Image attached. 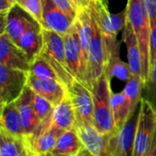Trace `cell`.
Returning <instances> with one entry per match:
<instances>
[{
    "instance_id": "obj_1",
    "label": "cell",
    "mask_w": 156,
    "mask_h": 156,
    "mask_svg": "<svg viewBox=\"0 0 156 156\" xmlns=\"http://www.w3.org/2000/svg\"><path fill=\"white\" fill-rule=\"evenodd\" d=\"M43 48L39 54L55 70L59 81L68 89L76 80L68 65L64 36L48 29H42Z\"/></svg>"
},
{
    "instance_id": "obj_2",
    "label": "cell",
    "mask_w": 156,
    "mask_h": 156,
    "mask_svg": "<svg viewBox=\"0 0 156 156\" xmlns=\"http://www.w3.org/2000/svg\"><path fill=\"white\" fill-rule=\"evenodd\" d=\"M127 15L137 37L140 50L143 57L144 82L147 80L150 71V34L151 22L147 11L144 8L143 0H128Z\"/></svg>"
},
{
    "instance_id": "obj_3",
    "label": "cell",
    "mask_w": 156,
    "mask_h": 156,
    "mask_svg": "<svg viewBox=\"0 0 156 156\" xmlns=\"http://www.w3.org/2000/svg\"><path fill=\"white\" fill-rule=\"evenodd\" d=\"M94 105V126L103 134L117 133L111 104V81L103 73L91 89Z\"/></svg>"
},
{
    "instance_id": "obj_4",
    "label": "cell",
    "mask_w": 156,
    "mask_h": 156,
    "mask_svg": "<svg viewBox=\"0 0 156 156\" xmlns=\"http://www.w3.org/2000/svg\"><path fill=\"white\" fill-rule=\"evenodd\" d=\"M90 44L88 67V88L91 90L93 84L104 73L107 65V53L102 33L99 27L97 18L90 7Z\"/></svg>"
},
{
    "instance_id": "obj_5",
    "label": "cell",
    "mask_w": 156,
    "mask_h": 156,
    "mask_svg": "<svg viewBox=\"0 0 156 156\" xmlns=\"http://www.w3.org/2000/svg\"><path fill=\"white\" fill-rule=\"evenodd\" d=\"M155 131V112L146 101L142 100L133 156H144L146 154L154 141Z\"/></svg>"
},
{
    "instance_id": "obj_6",
    "label": "cell",
    "mask_w": 156,
    "mask_h": 156,
    "mask_svg": "<svg viewBox=\"0 0 156 156\" xmlns=\"http://www.w3.org/2000/svg\"><path fill=\"white\" fill-rule=\"evenodd\" d=\"M29 72L0 65V105L16 101L27 86Z\"/></svg>"
},
{
    "instance_id": "obj_7",
    "label": "cell",
    "mask_w": 156,
    "mask_h": 156,
    "mask_svg": "<svg viewBox=\"0 0 156 156\" xmlns=\"http://www.w3.org/2000/svg\"><path fill=\"white\" fill-rule=\"evenodd\" d=\"M99 24L101 31L103 36L106 53H107V62L116 57H120V47L121 41L117 39V34L113 28L110 11L107 8L106 0H93L90 6Z\"/></svg>"
},
{
    "instance_id": "obj_8",
    "label": "cell",
    "mask_w": 156,
    "mask_h": 156,
    "mask_svg": "<svg viewBox=\"0 0 156 156\" xmlns=\"http://www.w3.org/2000/svg\"><path fill=\"white\" fill-rule=\"evenodd\" d=\"M68 95L76 113V125L94 124V105L91 90L75 80L68 88Z\"/></svg>"
},
{
    "instance_id": "obj_9",
    "label": "cell",
    "mask_w": 156,
    "mask_h": 156,
    "mask_svg": "<svg viewBox=\"0 0 156 156\" xmlns=\"http://www.w3.org/2000/svg\"><path fill=\"white\" fill-rule=\"evenodd\" d=\"M141 112V103L132 112L122 128L111 136V146L113 156H133L134 149L135 133Z\"/></svg>"
},
{
    "instance_id": "obj_10",
    "label": "cell",
    "mask_w": 156,
    "mask_h": 156,
    "mask_svg": "<svg viewBox=\"0 0 156 156\" xmlns=\"http://www.w3.org/2000/svg\"><path fill=\"white\" fill-rule=\"evenodd\" d=\"M34 94L35 92L28 86H27L21 96L16 101L25 133L24 137L36 135L42 131L41 123L34 110Z\"/></svg>"
},
{
    "instance_id": "obj_11",
    "label": "cell",
    "mask_w": 156,
    "mask_h": 156,
    "mask_svg": "<svg viewBox=\"0 0 156 156\" xmlns=\"http://www.w3.org/2000/svg\"><path fill=\"white\" fill-rule=\"evenodd\" d=\"M0 65L29 72L31 62L26 53L7 36L0 35Z\"/></svg>"
},
{
    "instance_id": "obj_12",
    "label": "cell",
    "mask_w": 156,
    "mask_h": 156,
    "mask_svg": "<svg viewBox=\"0 0 156 156\" xmlns=\"http://www.w3.org/2000/svg\"><path fill=\"white\" fill-rule=\"evenodd\" d=\"M42 1V27L51 31H55L61 35L67 34L72 25L69 16L54 3L53 0Z\"/></svg>"
},
{
    "instance_id": "obj_13",
    "label": "cell",
    "mask_w": 156,
    "mask_h": 156,
    "mask_svg": "<svg viewBox=\"0 0 156 156\" xmlns=\"http://www.w3.org/2000/svg\"><path fill=\"white\" fill-rule=\"evenodd\" d=\"M27 86L37 94L45 98L54 106L58 105L67 95L68 89L58 80L37 78L28 74Z\"/></svg>"
},
{
    "instance_id": "obj_14",
    "label": "cell",
    "mask_w": 156,
    "mask_h": 156,
    "mask_svg": "<svg viewBox=\"0 0 156 156\" xmlns=\"http://www.w3.org/2000/svg\"><path fill=\"white\" fill-rule=\"evenodd\" d=\"M75 130L83 144L95 156H102L108 150L112 134H103L97 130L94 124H78Z\"/></svg>"
},
{
    "instance_id": "obj_15",
    "label": "cell",
    "mask_w": 156,
    "mask_h": 156,
    "mask_svg": "<svg viewBox=\"0 0 156 156\" xmlns=\"http://www.w3.org/2000/svg\"><path fill=\"white\" fill-rule=\"evenodd\" d=\"M64 132L49 126L41 131L36 135L30 137H24L29 149L37 156H44L49 154L55 148L57 142Z\"/></svg>"
},
{
    "instance_id": "obj_16",
    "label": "cell",
    "mask_w": 156,
    "mask_h": 156,
    "mask_svg": "<svg viewBox=\"0 0 156 156\" xmlns=\"http://www.w3.org/2000/svg\"><path fill=\"white\" fill-rule=\"evenodd\" d=\"M38 23L18 5H16L7 15V25L5 32L7 36L17 44L24 32L31 26Z\"/></svg>"
},
{
    "instance_id": "obj_17",
    "label": "cell",
    "mask_w": 156,
    "mask_h": 156,
    "mask_svg": "<svg viewBox=\"0 0 156 156\" xmlns=\"http://www.w3.org/2000/svg\"><path fill=\"white\" fill-rule=\"evenodd\" d=\"M122 41L127 48L128 63L133 75L140 76L143 74V57L140 50L139 43L135 36L133 26L127 17L125 26L122 29Z\"/></svg>"
},
{
    "instance_id": "obj_18",
    "label": "cell",
    "mask_w": 156,
    "mask_h": 156,
    "mask_svg": "<svg viewBox=\"0 0 156 156\" xmlns=\"http://www.w3.org/2000/svg\"><path fill=\"white\" fill-rule=\"evenodd\" d=\"M77 20V19H76ZM65 51L68 65L74 76L80 81V41L76 21L73 23L70 30L64 35Z\"/></svg>"
},
{
    "instance_id": "obj_19",
    "label": "cell",
    "mask_w": 156,
    "mask_h": 156,
    "mask_svg": "<svg viewBox=\"0 0 156 156\" xmlns=\"http://www.w3.org/2000/svg\"><path fill=\"white\" fill-rule=\"evenodd\" d=\"M42 29L43 27L39 23L31 26L24 32L16 44L26 53L31 63L39 56L43 48Z\"/></svg>"
},
{
    "instance_id": "obj_20",
    "label": "cell",
    "mask_w": 156,
    "mask_h": 156,
    "mask_svg": "<svg viewBox=\"0 0 156 156\" xmlns=\"http://www.w3.org/2000/svg\"><path fill=\"white\" fill-rule=\"evenodd\" d=\"M76 122V113L71 101L67 93L66 97L54 108L51 119V126L66 132L74 130Z\"/></svg>"
},
{
    "instance_id": "obj_21",
    "label": "cell",
    "mask_w": 156,
    "mask_h": 156,
    "mask_svg": "<svg viewBox=\"0 0 156 156\" xmlns=\"http://www.w3.org/2000/svg\"><path fill=\"white\" fill-rule=\"evenodd\" d=\"M0 156H37L24 137H16L0 129Z\"/></svg>"
},
{
    "instance_id": "obj_22",
    "label": "cell",
    "mask_w": 156,
    "mask_h": 156,
    "mask_svg": "<svg viewBox=\"0 0 156 156\" xmlns=\"http://www.w3.org/2000/svg\"><path fill=\"white\" fill-rule=\"evenodd\" d=\"M0 129L16 137L23 138L25 136L16 101L1 107Z\"/></svg>"
},
{
    "instance_id": "obj_23",
    "label": "cell",
    "mask_w": 156,
    "mask_h": 156,
    "mask_svg": "<svg viewBox=\"0 0 156 156\" xmlns=\"http://www.w3.org/2000/svg\"><path fill=\"white\" fill-rule=\"evenodd\" d=\"M83 144L75 129L66 131L60 135L55 148L49 154L52 156H77Z\"/></svg>"
},
{
    "instance_id": "obj_24",
    "label": "cell",
    "mask_w": 156,
    "mask_h": 156,
    "mask_svg": "<svg viewBox=\"0 0 156 156\" xmlns=\"http://www.w3.org/2000/svg\"><path fill=\"white\" fill-rule=\"evenodd\" d=\"M111 104L114 118L115 128L118 133L128 121L133 111L123 91L118 93L112 92L111 96Z\"/></svg>"
},
{
    "instance_id": "obj_25",
    "label": "cell",
    "mask_w": 156,
    "mask_h": 156,
    "mask_svg": "<svg viewBox=\"0 0 156 156\" xmlns=\"http://www.w3.org/2000/svg\"><path fill=\"white\" fill-rule=\"evenodd\" d=\"M104 74L110 81H112V78H117L121 81L125 82H127L133 75L129 63L122 60L120 57L113 58L107 62Z\"/></svg>"
},
{
    "instance_id": "obj_26",
    "label": "cell",
    "mask_w": 156,
    "mask_h": 156,
    "mask_svg": "<svg viewBox=\"0 0 156 156\" xmlns=\"http://www.w3.org/2000/svg\"><path fill=\"white\" fill-rule=\"evenodd\" d=\"M33 104L36 115L41 123L42 131L48 128L51 125V119L55 106L48 100L39 96L37 93L34 94Z\"/></svg>"
},
{
    "instance_id": "obj_27",
    "label": "cell",
    "mask_w": 156,
    "mask_h": 156,
    "mask_svg": "<svg viewBox=\"0 0 156 156\" xmlns=\"http://www.w3.org/2000/svg\"><path fill=\"white\" fill-rule=\"evenodd\" d=\"M144 87V80L140 76L132 75L129 80L126 82L124 89L122 90L128 101L133 112L142 101V91Z\"/></svg>"
},
{
    "instance_id": "obj_28",
    "label": "cell",
    "mask_w": 156,
    "mask_h": 156,
    "mask_svg": "<svg viewBox=\"0 0 156 156\" xmlns=\"http://www.w3.org/2000/svg\"><path fill=\"white\" fill-rule=\"evenodd\" d=\"M142 100L146 101L156 113V60L150 68L147 80L144 82Z\"/></svg>"
},
{
    "instance_id": "obj_29",
    "label": "cell",
    "mask_w": 156,
    "mask_h": 156,
    "mask_svg": "<svg viewBox=\"0 0 156 156\" xmlns=\"http://www.w3.org/2000/svg\"><path fill=\"white\" fill-rule=\"evenodd\" d=\"M29 74L37 78L52 79V80H57L59 81L55 70L48 64V62L41 56L37 57L35 60L31 63Z\"/></svg>"
},
{
    "instance_id": "obj_30",
    "label": "cell",
    "mask_w": 156,
    "mask_h": 156,
    "mask_svg": "<svg viewBox=\"0 0 156 156\" xmlns=\"http://www.w3.org/2000/svg\"><path fill=\"white\" fill-rule=\"evenodd\" d=\"M22 9L29 14L40 25L42 24V1L41 0H16Z\"/></svg>"
},
{
    "instance_id": "obj_31",
    "label": "cell",
    "mask_w": 156,
    "mask_h": 156,
    "mask_svg": "<svg viewBox=\"0 0 156 156\" xmlns=\"http://www.w3.org/2000/svg\"><path fill=\"white\" fill-rule=\"evenodd\" d=\"M54 3L69 16V18L75 22L79 16V10L71 0H53Z\"/></svg>"
},
{
    "instance_id": "obj_32",
    "label": "cell",
    "mask_w": 156,
    "mask_h": 156,
    "mask_svg": "<svg viewBox=\"0 0 156 156\" xmlns=\"http://www.w3.org/2000/svg\"><path fill=\"white\" fill-rule=\"evenodd\" d=\"M110 17L113 26V28L116 32V34L118 35L120 31H122L125 26L128 15H127V9H123L122 11L116 13V14H112L110 13Z\"/></svg>"
},
{
    "instance_id": "obj_33",
    "label": "cell",
    "mask_w": 156,
    "mask_h": 156,
    "mask_svg": "<svg viewBox=\"0 0 156 156\" xmlns=\"http://www.w3.org/2000/svg\"><path fill=\"white\" fill-rule=\"evenodd\" d=\"M156 60V17L151 22L150 34V68Z\"/></svg>"
},
{
    "instance_id": "obj_34",
    "label": "cell",
    "mask_w": 156,
    "mask_h": 156,
    "mask_svg": "<svg viewBox=\"0 0 156 156\" xmlns=\"http://www.w3.org/2000/svg\"><path fill=\"white\" fill-rule=\"evenodd\" d=\"M16 5V0H0V13L8 14Z\"/></svg>"
},
{
    "instance_id": "obj_35",
    "label": "cell",
    "mask_w": 156,
    "mask_h": 156,
    "mask_svg": "<svg viewBox=\"0 0 156 156\" xmlns=\"http://www.w3.org/2000/svg\"><path fill=\"white\" fill-rule=\"evenodd\" d=\"M71 1L73 2V4L75 5V6L77 7L80 13V11L89 8L93 0H71Z\"/></svg>"
},
{
    "instance_id": "obj_36",
    "label": "cell",
    "mask_w": 156,
    "mask_h": 156,
    "mask_svg": "<svg viewBox=\"0 0 156 156\" xmlns=\"http://www.w3.org/2000/svg\"><path fill=\"white\" fill-rule=\"evenodd\" d=\"M7 15L5 13H0V35L5 32L7 25Z\"/></svg>"
},
{
    "instance_id": "obj_37",
    "label": "cell",
    "mask_w": 156,
    "mask_h": 156,
    "mask_svg": "<svg viewBox=\"0 0 156 156\" xmlns=\"http://www.w3.org/2000/svg\"><path fill=\"white\" fill-rule=\"evenodd\" d=\"M144 156H156V131L155 134H154V141L152 143V145L149 149V151L146 153V154Z\"/></svg>"
},
{
    "instance_id": "obj_38",
    "label": "cell",
    "mask_w": 156,
    "mask_h": 156,
    "mask_svg": "<svg viewBox=\"0 0 156 156\" xmlns=\"http://www.w3.org/2000/svg\"><path fill=\"white\" fill-rule=\"evenodd\" d=\"M77 156H95L93 154H91L88 149H86L84 146H82V148L80 149V151L79 152V154Z\"/></svg>"
},
{
    "instance_id": "obj_39",
    "label": "cell",
    "mask_w": 156,
    "mask_h": 156,
    "mask_svg": "<svg viewBox=\"0 0 156 156\" xmlns=\"http://www.w3.org/2000/svg\"><path fill=\"white\" fill-rule=\"evenodd\" d=\"M111 141V139H110ZM102 156H113V154H112V146H111V142H110V144H109V148L107 150V152L103 154Z\"/></svg>"
},
{
    "instance_id": "obj_40",
    "label": "cell",
    "mask_w": 156,
    "mask_h": 156,
    "mask_svg": "<svg viewBox=\"0 0 156 156\" xmlns=\"http://www.w3.org/2000/svg\"><path fill=\"white\" fill-rule=\"evenodd\" d=\"M44 156H52V155H50V154H47V155H44Z\"/></svg>"
}]
</instances>
